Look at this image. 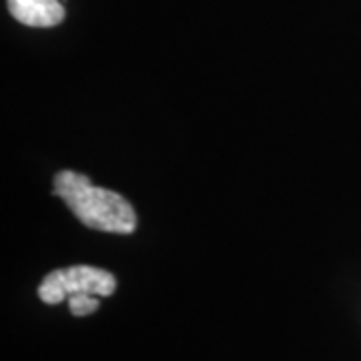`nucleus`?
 Masks as SVG:
<instances>
[{
    "instance_id": "7ed1b4c3",
    "label": "nucleus",
    "mask_w": 361,
    "mask_h": 361,
    "mask_svg": "<svg viewBox=\"0 0 361 361\" xmlns=\"http://www.w3.org/2000/svg\"><path fill=\"white\" fill-rule=\"evenodd\" d=\"M6 4L20 25L32 28H52L65 20L61 0H6Z\"/></svg>"
},
{
    "instance_id": "f257e3e1",
    "label": "nucleus",
    "mask_w": 361,
    "mask_h": 361,
    "mask_svg": "<svg viewBox=\"0 0 361 361\" xmlns=\"http://www.w3.org/2000/svg\"><path fill=\"white\" fill-rule=\"evenodd\" d=\"M52 191L89 229L116 235H130L137 229L135 207L123 195L92 185L82 173L71 169L56 173Z\"/></svg>"
},
{
    "instance_id": "f03ea898",
    "label": "nucleus",
    "mask_w": 361,
    "mask_h": 361,
    "mask_svg": "<svg viewBox=\"0 0 361 361\" xmlns=\"http://www.w3.org/2000/svg\"><path fill=\"white\" fill-rule=\"evenodd\" d=\"M115 289L113 273L92 265H73L49 273L40 283L39 297L47 305H56L73 295L111 297Z\"/></svg>"
},
{
    "instance_id": "20e7f679",
    "label": "nucleus",
    "mask_w": 361,
    "mask_h": 361,
    "mask_svg": "<svg viewBox=\"0 0 361 361\" xmlns=\"http://www.w3.org/2000/svg\"><path fill=\"white\" fill-rule=\"evenodd\" d=\"M68 301V310L77 317H85L99 310V297L94 295H73L66 299Z\"/></svg>"
}]
</instances>
